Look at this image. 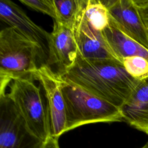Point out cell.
<instances>
[{"instance_id": "1", "label": "cell", "mask_w": 148, "mask_h": 148, "mask_svg": "<svg viewBox=\"0 0 148 148\" xmlns=\"http://www.w3.org/2000/svg\"><path fill=\"white\" fill-rule=\"evenodd\" d=\"M59 77L120 109L140 81L119 61H90L78 53L73 65Z\"/></svg>"}, {"instance_id": "2", "label": "cell", "mask_w": 148, "mask_h": 148, "mask_svg": "<svg viewBox=\"0 0 148 148\" xmlns=\"http://www.w3.org/2000/svg\"><path fill=\"white\" fill-rule=\"evenodd\" d=\"M47 65L40 48L13 27L0 32V95L13 80L34 79L39 67Z\"/></svg>"}, {"instance_id": "3", "label": "cell", "mask_w": 148, "mask_h": 148, "mask_svg": "<svg viewBox=\"0 0 148 148\" xmlns=\"http://www.w3.org/2000/svg\"><path fill=\"white\" fill-rule=\"evenodd\" d=\"M61 81L66 109L65 132L87 124L123 121L120 108L76 86Z\"/></svg>"}, {"instance_id": "4", "label": "cell", "mask_w": 148, "mask_h": 148, "mask_svg": "<svg viewBox=\"0 0 148 148\" xmlns=\"http://www.w3.org/2000/svg\"><path fill=\"white\" fill-rule=\"evenodd\" d=\"M34 80L23 78L13 80L8 95L31 134L44 142L51 136L49 117L40 89L35 85Z\"/></svg>"}, {"instance_id": "5", "label": "cell", "mask_w": 148, "mask_h": 148, "mask_svg": "<svg viewBox=\"0 0 148 148\" xmlns=\"http://www.w3.org/2000/svg\"><path fill=\"white\" fill-rule=\"evenodd\" d=\"M42 142L29 131L8 93L0 95V148H38Z\"/></svg>"}, {"instance_id": "6", "label": "cell", "mask_w": 148, "mask_h": 148, "mask_svg": "<svg viewBox=\"0 0 148 148\" xmlns=\"http://www.w3.org/2000/svg\"><path fill=\"white\" fill-rule=\"evenodd\" d=\"M34 79L42 85L46 98L50 136L58 139L65 132L66 118L65 103L62 92V81L47 65L39 68Z\"/></svg>"}, {"instance_id": "7", "label": "cell", "mask_w": 148, "mask_h": 148, "mask_svg": "<svg viewBox=\"0 0 148 148\" xmlns=\"http://www.w3.org/2000/svg\"><path fill=\"white\" fill-rule=\"evenodd\" d=\"M102 1L117 27L126 35L148 49V30L134 0Z\"/></svg>"}, {"instance_id": "8", "label": "cell", "mask_w": 148, "mask_h": 148, "mask_svg": "<svg viewBox=\"0 0 148 148\" xmlns=\"http://www.w3.org/2000/svg\"><path fill=\"white\" fill-rule=\"evenodd\" d=\"M84 8L73 30L77 53L90 61L116 60L122 62L109 46L102 31L95 29L84 18Z\"/></svg>"}, {"instance_id": "9", "label": "cell", "mask_w": 148, "mask_h": 148, "mask_svg": "<svg viewBox=\"0 0 148 148\" xmlns=\"http://www.w3.org/2000/svg\"><path fill=\"white\" fill-rule=\"evenodd\" d=\"M49 58L47 66L56 68L58 77L67 72L75 62L77 45L73 32L69 28L54 22L53 30L50 33Z\"/></svg>"}, {"instance_id": "10", "label": "cell", "mask_w": 148, "mask_h": 148, "mask_svg": "<svg viewBox=\"0 0 148 148\" xmlns=\"http://www.w3.org/2000/svg\"><path fill=\"white\" fill-rule=\"evenodd\" d=\"M0 18L9 27L35 43L40 48L47 64L50 33L34 23L18 6L9 0L0 1Z\"/></svg>"}, {"instance_id": "11", "label": "cell", "mask_w": 148, "mask_h": 148, "mask_svg": "<svg viewBox=\"0 0 148 148\" xmlns=\"http://www.w3.org/2000/svg\"><path fill=\"white\" fill-rule=\"evenodd\" d=\"M121 110L123 121L148 135V77L139 81Z\"/></svg>"}, {"instance_id": "12", "label": "cell", "mask_w": 148, "mask_h": 148, "mask_svg": "<svg viewBox=\"0 0 148 148\" xmlns=\"http://www.w3.org/2000/svg\"><path fill=\"white\" fill-rule=\"evenodd\" d=\"M102 33L112 50L122 62L124 58L132 56H140L148 60V49L121 31L110 17L109 25Z\"/></svg>"}, {"instance_id": "13", "label": "cell", "mask_w": 148, "mask_h": 148, "mask_svg": "<svg viewBox=\"0 0 148 148\" xmlns=\"http://www.w3.org/2000/svg\"><path fill=\"white\" fill-rule=\"evenodd\" d=\"M57 20L54 22L66 27L72 31L82 12L86 0H53Z\"/></svg>"}, {"instance_id": "14", "label": "cell", "mask_w": 148, "mask_h": 148, "mask_svg": "<svg viewBox=\"0 0 148 148\" xmlns=\"http://www.w3.org/2000/svg\"><path fill=\"white\" fill-rule=\"evenodd\" d=\"M84 16L89 24L99 31H102L109 23V14L102 1L86 0Z\"/></svg>"}, {"instance_id": "15", "label": "cell", "mask_w": 148, "mask_h": 148, "mask_svg": "<svg viewBox=\"0 0 148 148\" xmlns=\"http://www.w3.org/2000/svg\"><path fill=\"white\" fill-rule=\"evenodd\" d=\"M127 72L135 79L141 80L148 77V60L140 56H132L123 59Z\"/></svg>"}, {"instance_id": "16", "label": "cell", "mask_w": 148, "mask_h": 148, "mask_svg": "<svg viewBox=\"0 0 148 148\" xmlns=\"http://www.w3.org/2000/svg\"><path fill=\"white\" fill-rule=\"evenodd\" d=\"M20 2L34 10L49 15L54 21L57 20L53 0H20Z\"/></svg>"}, {"instance_id": "17", "label": "cell", "mask_w": 148, "mask_h": 148, "mask_svg": "<svg viewBox=\"0 0 148 148\" xmlns=\"http://www.w3.org/2000/svg\"><path fill=\"white\" fill-rule=\"evenodd\" d=\"M134 2L148 30V0H134Z\"/></svg>"}, {"instance_id": "18", "label": "cell", "mask_w": 148, "mask_h": 148, "mask_svg": "<svg viewBox=\"0 0 148 148\" xmlns=\"http://www.w3.org/2000/svg\"><path fill=\"white\" fill-rule=\"evenodd\" d=\"M58 140V139L50 136L42 142L38 148H60Z\"/></svg>"}, {"instance_id": "19", "label": "cell", "mask_w": 148, "mask_h": 148, "mask_svg": "<svg viewBox=\"0 0 148 148\" xmlns=\"http://www.w3.org/2000/svg\"><path fill=\"white\" fill-rule=\"evenodd\" d=\"M140 148H148V142H146L142 147H141Z\"/></svg>"}]
</instances>
